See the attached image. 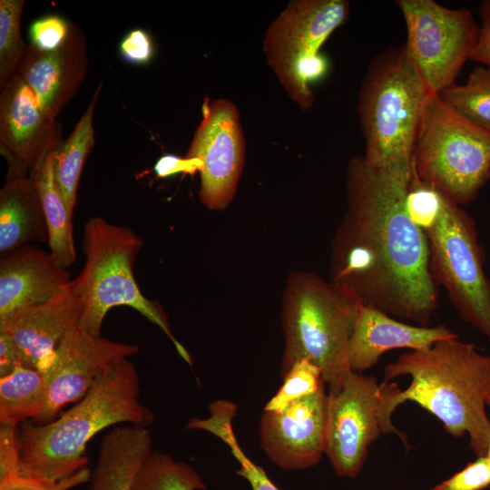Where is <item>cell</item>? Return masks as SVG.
<instances>
[{
    "instance_id": "32",
    "label": "cell",
    "mask_w": 490,
    "mask_h": 490,
    "mask_svg": "<svg viewBox=\"0 0 490 490\" xmlns=\"http://www.w3.org/2000/svg\"><path fill=\"white\" fill-rule=\"evenodd\" d=\"M443 490H483L490 486V465L485 456L439 484Z\"/></svg>"
},
{
    "instance_id": "18",
    "label": "cell",
    "mask_w": 490,
    "mask_h": 490,
    "mask_svg": "<svg viewBox=\"0 0 490 490\" xmlns=\"http://www.w3.org/2000/svg\"><path fill=\"white\" fill-rule=\"evenodd\" d=\"M71 274L50 251L26 245L0 257V321L45 302L70 284Z\"/></svg>"
},
{
    "instance_id": "24",
    "label": "cell",
    "mask_w": 490,
    "mask_h": 490,
    "mask_svg": "<svg viewBox=\"0 0 490 490\" xmlns=\"http://www.w3.org/2000/svg\"><path fill=\"white\" fill-rule=\"evenodd\" d=\"M46 394L45 377L33 367L21 366L0 377V423L35 422L44 410Z\"/></svg>"
},
{
    "instance_id": "40",
    "label": "cell",
    "mask_w": 490,
    "mask_h": 490,
    "mask_svg": "<svg viewBox=\"0 0 490 490\" xmlns=\"http://www.w3.org/2000/svg\"><path fill=\"white\" fill-rule=\"evenodd\" d=\"M430 490H443V488L441 487L440 485H437L436 486L433 487L432 489Z\"/></svg>"
},
{
    "instance_id": "15",
    "label": "cell",
    "mask_w": 490,
    "mask_h": 490,
    "mask_svg": "<svg viewBox=\"0 0 490 490\" xmlns=\"http://www.w3.org/2000/svg\"><path fill=\"white\" fill-rule=\"evenodd\" d=\"M63 142V126L17 74L0 90V148L29 172Z\"/></svg>"
},
{
    "instance_id": "22",
    "label": "cell",
    "mask_w": 490,
    "mask_h": 490,
    "mask_svg": "<svg viewBox=\"0 0 490 490\" xmlns=\"http://www.w3.org/2000/svg\"><path fill=\"white\" fill-rule=\"evenodd\" d=\"M103 85L101 82L72 133L53 152L54 181L73 213L81 174L94 143L93 114Z\"/></svg>"
},
{
    "instance_id": "11",
    "label": "cell",
    "mask_w": 490,
    "mask_h": 490,
    "mask_svg": "<svg viewBox=\"0 0 490 490\" xmlns=\"http://www.w3.org/2000/svg\"><path fill=\"white\" fill-rule=\"evenodd\" d=\"M407 29V53L431 93L456 83L475 46L479 24L466 8L434 0H397Z\"/></svg>"
},
{
    "instance_id": "23",
    "label": "cell",
    "mask_w": 490,
    "mask_h": 490,
    "mask_svg": "<svg viewBox=\"0 0 490 490\" xmlns=\"http://www.w3.org/2000/svg\"><path fill=\"white\" fill-rule=\"evenodd\" d=\"M53 152L30 175L34 179L40 193L50 252L63 267L68 269L76 260L72 220L74 213L67 207L55 183Z\"/></svg>"
},
{
    "instance_id": "8",
    "label": "cell",
    "mask_w": 490,
    "mask_h": 490,
    "mask_svg": "<svg viewBox=\"0 0 490 490\" xmlns=\"http://www.w3.org/2000/svg\"><path fill=\"white\" fill-rule=\"evenodd\" d=\"M349 14L347 0H292L266 31L263 51L267 63L302 111L313 105L311 84L328 70L319 50L347 23Z\"/></svg>"
},
{
    "instance_id": "6",
    "label": "cell",
    "mask_w": 490,
    "mask_h": 490,
    "mask_svg": "<svg viewBox=\"0 0 490 490\" xmlns=\"http://www.w3.org/2000/svg\"><path fill=\"white\" fill-rule=\"evenodd\" d=\"M360 305L314 273H291L282 304L281 377L295 362L307 359L320 368L329 390L338 388L352 372L348 343Z\"/></svg>"
},
{
    "instance_id": "35",
    "label": "cell",
    "mask_w": 490,
    "mask_h": 490,
    "mask_svg": "<svg viewBox=\"0 0 490 490\" xmlns=\"http://www.w3.org/2000/svg\"><path fill=\"white\" fill-rule=\"evenodd\" d=\"M122 59L132 64H144L153 55V43L151 35L142 29L129 32L120 44Z\"/></svg>"
},
{
    "instance_id": "4",
    "label": "cell",
    "mask_w": 490,
    "mask_h": 490,
    "mask_svg": "<svg viewBox=\"0 0 490 490\" xmlns=\"http://www.w3.org/2000/svg\"><path fill=\"white\" fill-rule=\"evenodd\" d=\"M403 44L388 46L369 62L358 115L366 162L374 168L411 169L413 148L428 94Z\"/></svg>"
},
{
    "instance_id": "17",
    "label": "cell",
    "mask_w": 490,
    "mask_h": 490,
    "mask_svg": "<svg viewBox=\"0 0 490 490\" xmlns=\"http://www.w3.org/2000/svg\"><path fill=\"white\" fill-rule=\"evenodd\" d=\"M82 304L73 280L49 300L21 309L0 321L28 366L43 374L50 368L63 338L79 326Z\"/></svg>"
},
{
    "instance_id": "9",
    "label": "cell",
    "mask_w": 490,
    "mask_h": 490,
    "mask_svg": "<svg viewBox=\"0 0 490 490\" xmlns=\"http://www.w3.org/2000/svg\"><path fill=\"white\" fill-rule=\"evenodd\" d=\"M425 233L436 285L460 318L490 340V278L474 219L445 195L436 224Z\"/></svg>"
},
{
    "instance_id": "10",
    "label": "cell",
    "mask_w": 490,
    "mask_h": 490,
    "mask_svg": "<svg viewBox=\"0 0 490 490\" xmlns=\"http://www.w3.org/2000/svg\"><path fill=\"white\" fill-rule=\"evenodd\" d=\"M397 387L352 371L328 391L325 454L338 476L356 478L368 447L383 434H395L408 446L407 436L392 423Z\"/></svg>"
},
{
    "instance_id": "36",
    "label": "cell",
    "mask_w": 490,
    "mask_h": 490,
    "mask_svg": "<svg viewBox=\"0 0 490 490\" xmlns=\"http://www.w3.org/2000/svg\"><path fill=\"white\" fill-rule=\"evenodd\" d=\"M202 169V162L197 158L180 157L165 154L160 157L153 166L157 178H167L178 173L193 175Z\"/></svg>"
},
{
    "instance_id": "2",
    "label": "cell",
    "mask_w": 490,
    "mask_h": 490,
    "mask_svg": "<svg viewBox=\"0 0 490 490\" xmlns=\"http://www.w3.org/2000/svg\"><path fill=\"white\" fill-rule=\"evenodd\" d=\"M140 378L129 358L102 374L88 392L58 418L19 427L22 476L57 482L87 467L85 449L100 431L129 424L147 427L152 411L140 401Z\"/></svg>"
},
{
    "instance_id": "14",
    "label": "cell",
    "mask_w": 490,
    "mask_h": 490,
    "mask_svg": "<svg viewBox=\"0 0 490 490\" xmlns=\"http://www.w3.org/2000/svg\"><path fill=\"white\" fill-rule=\"evenodd\" d=\"M327 415L325 384L282 411L264 410L259 426L262 450L285 471L316 466L325 454Z\"/></svg>"
},
{
    "instance_id": "41",
    "label": "cell",
    "mask_w": 490,
    "mask_h": 490,
    "mask_svg": "<svg viewBox=\"0 0 490 490\" xmlns=\"http://www.w3.org/2000/svg\"><path fill=\"white\" fill-rule=\"evenodd\" d=\"M486 407H488L490 408V393L486 398Z\"/></svg>"
},
{
    "instance_id": "29",
    "label": "cell",
    "mask_w": 490,
    "mask_h": 490,
    "mask_svg": "<svg viewBox=\"0 0 490 490\" xmlns=\"http://www.w3.org/2000/svg\"><path fill=\"white\" fill-rule=\"evenodd\" d=\"M282 377L283 384L264 410L282 411L292 402L314 394L325 384L320 368L307 359L295 362Z\"/></svg>"
},
{
    "instance_id": "31",
    "label": "cell",
    "mask_w": 490,
    "mask_h": 490,
    "mask_svg": "<svg viewBox=\"0 0 490 490\" xmlns=\"http://www.w3.org/2000/svg\"><path fill=\"white\" fill-rule=\"evenodd\" d=\"M71 25L72 23L57 15L37 19L30 28L31 44L42 51L55 50L65 42Z\"/></svg>"
},
{
    "instance_id": "5",
    "label": "cell",
    "mask_w": 490,
    "mask_h": 490,
    "mask_svg": "<svg viewBox=\"0 0 490 490\" xmlns=\"http://www.w3.org/2000/svg\"><path fill=\"white\" fill-rule=\"evenodd\" d=\"M142 243L130 227L113 224L98 216L85 222L82 236L85 262L73 279L82 304L79 327L91 335L101 336L108 311L118 306L130 307L158 326L179 355L192 366L190 354L173 336L162 308L147 299L137 285L133 269Z\"/></svg>"
},
{
    "instance_id": "34",
    "label": "cell",
    "mask_w": 490,
    "mask_h": 490,
    "mask_svg": "<svg viewBox=\"0 0 490 490\" xmlns=\"http://www.w3.org/2000/svg\"><path fill=\"white\" fill-rule=\"evenodd\" d=\"M21 475L19 427L0 423V480Z\"/></svg>"
},
{
    "instance_id": "39",
    "label": "cell",
    "mask_w": 490,
    "mask_h": 490,
    "mask_svg": "<svg viewBox=\"0 0 490 490\" xmlns=\"http://www.w3.org/2000/svg\"><path fill=\"white\" fill-rule=\"evenodd\" d=\"M485 456H486V458L488 460V463L490 465V446H489V447H488V449L486 451Z\"/></svg>"
},
{
    "instance_id": "19",
    "label": "cell",
    "mask_w": 490,
    "mask_h": 490,
    "mask_svg": "<svg viewBox=\"0 0 490 490\" xmlns=\"http://www.w3.org/2000/svg\"><path fill=\"white\" fill-rule=\"evenodd\" d=\"M456 338L458 335L445 326L410 325L360 305L348 343L349 368L359 373L375 366L388 350H426L437 341Z\"/></svg>"
},
{
    "instance_id": "27",
    "label": "cell",
    "mask_w": 490,
    "mask_h": 490,
    "mask_svg": "<svg viewBox=\"0 0 490 490\" xmlns=\"http://www.w3.org/2000/svg\"><path fill=\"white\" fill-rule=\"evenodd\" d=\"M438 96L457 114L490 132V67L475 66L464 84L454 83Z\"/></svg>"
},
{
    "instance_id": "26",
    "label": "cell",
    "mask_w": 490,
    "mask_h": 490,
    "mask_svg": "<svg viewBox=\"0 0 490 490\" xmlns=\"http://www.w3.org/2000/svg\"><path fill=\"white\" fill-rule=\"evenodd\" d=\"M196 469L188 463L152 450L141 465L131 490H206Z\"/></svg>"
},
{
    "instance_id": "16",
    "label": "cell",
    "mask_w": 490,
    "mask_h": 490,
    "mask_svg": "<svg viewBox=\"0 0 490 490\" xmlns=\"http://www.w3.org/2000/svg\"><path fill=\"white\" fill-rule=\"evenodd\" d=\"M88 67L84 34L72 23L65 42L55 50L42 51L27 44L18 75L56 119L78 92Z\"/></svg>"
},
{
    "instance_id": "3",
    "label": "cell",
    "mask_w": 490,
    "mask_h": 490,
    "mask_svg": "<svg viewBox=\"0 0 490 490\" xmlns=\"http://www.w3.org/2000/svg\"><path fill=\"white\" fill-rule=\"evenodd\" d=\"M409 376V386L397 387L392 397L396 409L413 401L435 416L455 436L468 435L476 456L490 446L486 398L490 393V356L458 338L436 342L426 350L400 355L384 369L386 382Z\"/></svg>"
},
{
    "instance_id": "7",
    "label": "cell",
    "mask_w": 490,
    "mask_h": 490,
    "mask_svg": "<svg viewBox=\"0 0 490 490\" xmlns=\"http://www.w3.org/2000/svg\"><path fill=\"white\" fill-rule=\"evenodd\" d=\"M412 172L458 205L468 204L490 181V132L429 93L416 134Z\"/></svg>"
},
{
    "instance_id": "37",
    "label": "cell",
    "mask_w": 490,
    "mask_h": 490,
    "mask_svg": "<svg viewBox=\"0 0 490 490\" xmlns=\"http://www.w3.org/2000/svg\"><path fill=\"white\" fill-rule=\"evenodd\" d=\"M478 14L480 17L478 37L471 60L490 67V0L481 3Z\"/></svg>"
},
{
    "instance_id": "20",
    "label": "cell",
    "mask_w": 490,
    "mask_h": 490,
    "mask_svg": "<svg viewBox=\"0 0 490 490\" xmlns=\"http://www.w3.org/2000/svg\"><path fill=\"white\" fill-rule=\"evenodd\" d=\"M8 172L0 190V254L48 240L43 204L34 179L15 158L3 153Z\"/></svg>"
},
{
    "instance_id": "38",
    "label": "cell",
    "mask_w": 490,
    "mask_h": 490,
    "mask_svg": "<svg viewBox=\"0 0 490 490\" xmlns=\"http://www.w3.org/2000/svg\"><path fill=\"white\" fill-rule=\"evenodd\" d=\"M21 366L28 365L19 348L9 335L0 331V377L10 375Z\"/></svg>"
},
{
    "instance_id": "28",
    "label": "cell",
    "mask_w": 490,
    "mask_h": 490,
    "mask_svg": "<svg viewBox=\"0 0 490 490\" xmlns=\"http://www.w3.org/2000/svg\"><path fill=\"white\" fill-rule=\"evenodd\" d=\"M24 0H0V90L15 76L27 44L21 35Z\"/></svg>"
},
{
    "instance_id": "1",
    "label": "cell",
    "mask_w": 490,
    "mask_h": 490,
    "mask_svg": "<svg viewBox=\"0 0 490 490\" xmlns=\"http://www.w3.org/2000/svg\"><path fill=\"white\" fill-rule=\"evenodd\" d=\"M411 169L386 170L354 156L346 168L347 209L334 236L330 282L361 305L429 326L438 309L426 233L409 218Z\"/></svg>"
},
{
    "instance_id": "21",
    "label": "cell",
    "mask_w": 490,
    "mask_h": 490,
    "mask_svg": "<svg viewBox=\"0 0 490 490\" xmlns=\"http://www.w3.org/2000/svg\"><path fill=\"white\" fill-rule=\"evenodd\" d=\"M152 451L149 428L122 424L103 436L87 490H131L135 475Z\"/></svg>"
},
{
    "instance_id": "13",
    "label": "cell",
    "mask_w": 490,
    "mask_h": 490,
    "mask_svg": "<svg viewBox=\"0 0 490 490\" xmlns=\"http://www.w3.org/2000/svg\"><path fill=\"white\" fill-rule=\"evenodd\" d=\"M139 346L113 341L73 328L57 347L52 364L44 374L46 401L36 425L55 418L68 404L80 400L97 378L119 362L136 355Z\"/></svg>"
},
{
    "instance_id": "33",
    "label": "cell",
    "mask_w": 490,
    "mask_h": 490,
    "mask_svg": "<svg viewBox=\"0 0 490 490\" xmlns=\"http://www.w3.org/2000/svg\"><path fill=\"white\" fill-rule=\"evenodd\" d=\"M90 475L91 470L85 467L57 482H46L18 475L0 480V490H71L88 483Z\"/></svg>"
},
{
    "instance_id": "25",
    "label": "cell",
    "mask_w": 490,
    "mask_h": 490,
    "mask_svg": "<svg viewBox=\"0 0 490 490\" xmlns=\"http://www.w3.org/2000/svg\"><path fill=\"white\" fill-rule=\"evenodd\" d=\"M209 411L210 416L206 418H191L185 428L207 431L224 442L240 463L236 474L247 480L252 490H280L263 468L253 463L241 449L232 428V419L237 412L236 405L220 399L211 404Z\"/></svg>"
},
{
    "instance_id": "30",
    "label": "cell",
    "mask_w": 490,
    "mask_h": 490,
    "mask_svg": "<svg viewBox=\"0 0 490 490\" xmlns=\"http://www.w3.org/2000/svg\"><path fill=\"white\" fill-rule=\"evenodd\" d=\"M445 194L418 179L412 172L405 197V207L411 220L424 232L432 228L442 211Z\"/></svg>"
},
{
    "instance_id": "12",
    "label": "cell",
    "mask_w": 490,
    "mask_h": 490,
    "mask_svg": "<svg viewBox=\"0 0 490 490\" xmlns=\"http://www.w3.org/2000/svg\"><path fill=\"white\" fill-rule=\"evenodd\" d=\"M188 158L202 162L199 196L209 210H223L233 200L245 161V137L238 107L219 98L202 107Z\"/></svg>"
}]
</instances>
